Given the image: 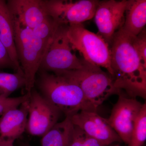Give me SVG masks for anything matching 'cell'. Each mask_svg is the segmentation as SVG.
I'll use <instances>...</instances> for the list:
<instances>
[{
  "instance_id": "2e32d148",
  "label": "cell",
  "mask_w": 146,
  "mask_h": 146,
  "mask_svg": "<svg viewBox=\"0 0 146 146\" xmlns=\"http://www.w3.org/2000/svg\"><path fill=\"white\" fill-rule=\"evenodd\" d=\"M74 125L70 117L66 116L42 136L41 146H68L74 132Z\"/></svg>"
},
{
  "instance_id": "5bb4252c",
  "label": "cell",
  "mask_w": 146,
  "mask_h": 146,
  "mask_svg": "<svg viewBox=\"0 0 146 146\" xmlns=\"http://www.w3.org/2000/svg\"><path fill=\"white\" fill-rule=\"evenodd\" d=\"M0 40L7 50L17 72H23L16 53L13 18L7 2L4 0H0Z\"/></svg>"
},
{
  "instance_id": "d4e9b609",
  "label": "cell",
  "mask_w": 146,
  "mask_h": 146,
  "mask_svg": "<svg viewBox=\"0 0 146 146\" xmlns=\"http://www.w3.org/2000/svg\"><path fill=\"white\" fill-rule=\"evenodd\" d=\"M14 141L0 137V146H14Z\"/></svg>"
},
{
  "instance_id": "d6986e66",
  "label": "cell",
  "mask_w": 146,
  "mask_h": 146,
  "mask_svg": "<svg viewBox=\"0 0 146 146\" xmlns=\"http://www.w3.org/2000/svg\"><path fill=\"white\" fill-rule=\"evenodd\" d=\"M60 24L50 16L32 29L33 33L40 39L48 42L52 39Z\"/></svg>"
},
{
  "instance_id": "3957f363",
  "label": "cell",
  "mask_w": 146,
  "mask_h": 146,
  "mask_svg": "<svg viewBox=\"0 0 146 146\" xmlns=\"http://www.w3.org/2000/svg\"><path fill=\"white\" fill-rule=\"evenodd\" d=\"M13 21L16 53L25 79V89L29 94L34 88L36 74L50 42L36 36L31 29Z\"/></svg>"
},
{
  "instance_id": "cb8c5ba5",
  "label": "cell",
  "mask_w": 146,
  "mask_h": 146,
  "mask_svg": "<svg viewBox=\"0 0 146 146\" xmlns=\"http://www.w3.org/2000/svg\"><path fill=\"white\" fill-rule=\"evenodd\" d=\"M82 146H106L99 141L87 136Z\"/></svg>"
},
{
  "instance_id": "4fadbf2b",
  "label": "cell",
  "mask_w": 146,
  "mask_h": 146,
  "mask_svg": "<svg viewBox=\"0 0 146 146\" xmlns=\"http://www.w3.org/2000/svg\"><path fill=\"white\" fill-rule=\"evenodd\" d=\"M28 100L20 107L9 110L1 116L0 137L15 141L26 130Z\"/></svg>"
},
{
  "instance_id": "9c48e42d",
  "label": "cell",
  "mask_w": 146,
  "mask_h": 146,
  "mask_svg": "<svg viewBox=\"0 0 146 146\" xmlns=\"http://www.w3.org/2000/svg\"><path fill=\"white\" fill-rule=\"evenodd\" d=\"M131 0L100 1L94 15L98 35L110 45L115 33L124 23L126 11Z\"/></svg>"
},
{
  "instance_id": "ffe728a7",
  "label": "cell",
  "mask_w": 146,
  "mask_h": 146,
  "mask_svg": "<svg viewBox=\"0 0 146 146\" xmlns=\"http://www.w3.org/2000/svg\"><path fill=\"white\" fill-rule=\"evenodd\" d=\"M29 94L26 93L22 96L0 98V116L9 110L19 107L29 99Z\"/></svg>"
},
{
  "instance_id": "8992f818",
  "label": "cell",
  "mask_w": 146,
  "mask_h": 146,
  "mask_svg": "<svg viewBox=\"0 0 146 146\" xmlns=\"http://www.w3.org/2000/svg\"><path fill=\"white\" fill-rule=\"evenodd\" d=\"M68 26L60 25L58 27L44 55L39 70L56 74L83 67L84 60L73 52L67 35Z\"/></svg>"
},
{
  "instance_id": "8fae6325",
  "label": "cell",
  "mask_w": 146,
  "mask_h": 146,
  "mask_svg": "<svg viewBox=\"0 0 146 146\" xmlns=\"http://www.w3.org/2000/svg\"><path fill=\"white\" fill-rule=\"evenodd\" d=\"M70 118L73 124L79 127L87 136L106 146L115 142H122L107 119L101 117L97 112L80 111Z\"/></svg>"
},
{
  "instance_id": "5b68a950",
  "label": "cell",
  "mask_w": 146,
  "mask_h": 146,
  "mask_svg": "<svg viewBox=\"0 0 146 146\" xmlns=\"http://www.w3.org/2000/svg\"><path fill=\"white\" fill-rule=\"evenodd\" d=\"M67 35L74 50L79 52L88 63L106 69L112 77L110 47L101 36L82 24L68 25Z\"/></svg>"
},
{
  "instance_id": "603a6c76",
  "label": "cell",
  "mask_w": 146,
  "mask_h": 146,
  "mask_svg": "<svg viewBox=\"0 0 146 146\" xmlns=\"http://www.w3.org/2000/svg\"><path fill=\"white\" fill-rule=\"evenodd\" d=\"M87 136L83 131L74 125V132L68 146H82Z\"/></svg>"
},
{
  "instance_id": "44dd1931",
  "label": "cell",
  "mask_w": 146,
  "mask_h": 146,
  "mask_svg": "<svg viewBox=\"0 0 146 146\" xmlns=\"http://www.w3.org/2000/svg\"><path fill=\"white\" fill-rule=\"evenodd\" d=\"M133 45L141 62L146 67V31L145 28L133 39Z\"/></svg>"
},
{
  "instance_id": "ba28073f",
  "label": "cell",
  "mask_w": 146,
  "mask_h": 146,
  "mask_svg": "<svg viewBox=\"0 0 146 146\" xmlns=\"http://www.w3.org/2000/svg\"><path fill=\"white\" fill-rule=\"evenodd\" d=\"M61 113L33 88L28 100L26 130L32 136L42 137L58 122Z\"/></svg>"
},
{
  "instance_id": "9a60e30c",
  "label": "cell",
  "mask_w": 146,
  "mask_h": 146,
  "mask_svg": "<svg viewBox=\"0 0 146 146\" xmlns=\"http://www.w3.org/2000/svg\"><path fill=\"white\" fill-rule=\"evenodd\" d=\"M146 24V0H131L122 29L127 34L136 36L145 29Z\"/></svg>"
},
{
  "instance_id": "484cf974",
  "label": "cell",
  "mask_w": 146,
  "mask_h": 146,
  "mask_svg": "<svg viewBox=\"0 0 146 146\" xmlns=\"http://www.w3.org/2000/svg\"><path fill=\"white\" fill-rule=\"evenodd\" d=\"M21 146H31L30 145H29V144H27V143H24L23 144H22V145H21Z\"/></svg>"
},
{
  "instance_id": "52a82bcc",
  "label": "cell",
  "mask_w": 146,
  "mask_h": 146,
  "mask_svg": "<svg viewBox=\"0 0 146 146\" xmlns=\"http://www.w3.org/2000/svg\"><path fill=\"white\" fill-rule=\"evenodd\" d=\"M48 15L60 25L82 24L94 18L100 1L44 0Z\"/></svg>"
},
{
  "instance_id": "7a4b0ae2",
  "label": "cell",
  "mask_w": 146,
  "mask_h": 146,
  "mask_svg": "<svg viewBox=\"0 0 146 146\" xmlns=\"http://www.w3.org/2000/svg\"><path fill=\"white\" fill-rule=\"evenodd\" d=\"M35 84L38 92L66 116L80 111L97 112V108L84 96L80 87L65 76L38 71Z\"/></svg>"
},
{
  "instance_id": "ac0fdd59",
  "label": "cell",
  "mask_w": 146,
  "mask_h": 146,
  "mask_svg": "<svg viewBox=\"0 0 146 146\" xmlns=\"http://www.w3.org/2000/svg\"><path fill=\"white\" fill-rule=\"evenodd\" d=\"M146 140V104H143L136 119L128 146H143Z\"/></svg>"
},
{
  "instance_id": "e0dca14e",
  "label": "cell",
  "mask_w": 146,
  "mask_h": 146,
  "mask_svg": "<svg viewBox=\"0 0 146 146\" xmlns=\"http://www.w3.org/2000/svg\"><path fill=\"white\" fill-rule=\"evenodd\" d=\"M25 84L23 72H0V98H8L14 91L25 87Z\"/></svg>"
},
{
  "instance_id": "277c9868",
  "label": "cell",
  "mask_w": 146,
  "mask_h": 146,
  "mask_svg": "<svg viewBox=\"0 0 146 146\" xmlns=\"http://www.w3.org/2000/svg\"><path fill=\"white\" fill-rule=\"evenodd\" d=\"M55 74L62 75L74 82L86 99L97 109L110 96L113 94L119 95L121 91L115 88L109 73L85 60L80 69Z\"/></svg>"
},
{
  "instance_id": "7402d4cb",
  "label": "cell",
  "mask_w": 146,
  "mask_h": 146,
  "mask_svg": "<svg viewBox=\"0 0 146 146\" xmlns=\"http://www.w3.org/2000/svg\"><path fill=\"white\" fill-rule=\"evenodd\" d=\"M10 68L17 72V69L10 58L7 50L0 40V69Z\"/></svg>"
},
{
  "instance_id": "7c38bea8",
  "label": "cell",
  "mask_w": 146,
  "mask_h": 146,
  "mask_svg": "<svg viewBox=\"0 0 146 146\" xmlns=\"http://www.w3.org/2000/svg\"><path fill=\"white\" fill-rule=\"evenodd\" d=\"M7 4L13 20L31 29L48 16L44 0H9Z\"/></svg>"
},
{
  "instance_id": "30bf717a",
  "label": "cell",
  "mask_w": 146,
  "mask_h": 146,
  "mask_svg": "<svg viewBox=\"0 0 146 146\" xmlns=\"http://www.w3.org/2000/svg\"><path fill=\"white\" fill-rule=\"evenodd\" d=\"M119 94L117 102L107 119L108 123L122 142L128 145L136 119L143 104L135 98H129L122 94Z\"/></svg>"
},
{
  "instance_id": "6da1fadb",
  "label": "cell",
  "mask_w": 146,
  "mask_h": 146,
  "mask_svg": "<svg viewBox=\"0 0 146 146\" xmlns=\"http://www.w3.org/2000/svg\"><path fill=\"white\" fill-rule=\"evenodd\" d=\"M131 36L121 28L114 35L110 47L112 76L115 88L132 98L146 97V67L141 62Z\"/></svg>"
}]
</instances>
